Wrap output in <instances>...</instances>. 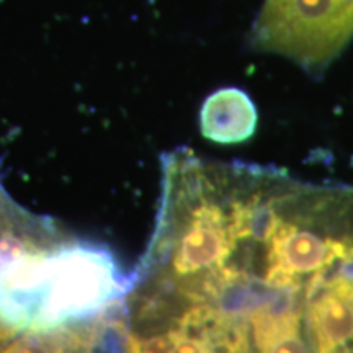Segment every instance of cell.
Here are the masks:
<instances>
[{
	"label": "cell",
	"mask_w": 353,
	"mask_h": 353,
	"mask_svg": "<svg viewBox=\"0 0 353 353\" xmlns=\"http://www.w3.org/2000/svg\"><path fill=\"white\" fill-rule=\"evenodd\" d=\"M123 296L126 337L196 353H353V185L176 148Z\"/></svg>",
	"instance_id": "obj_1"
},
{
	"label": "cell",
	"mask_w": 353,
	"mask_h": 353,
	"mask_svg": "<svg viewBox=\"0 0 353 353\" xmlns=\"http://www.w3.org/2000/svg\"><path fill=\"white\" fill-rule=\"evenodd\" d=\"M128 283L108 249L69 237L0 268V322L19 334L54 332L117 306Z\"/></svg>",
	"instance_id": "obj_2"
},
{
	"label": "cell",
	"mask_w": 353,
	"mask_h": 353,
	"mask_svg": "<svg viewBox=\"0 0 353 353\" xmlns=\"http://www.w3.org/2000/svg\"><path fill=\"white\" fill-rule=\"evenodd\" d=\"M250 39L255 50L321 72L353 39V0H263Z\"/></svg>",
	"instance_id": "obj_3"
},
{
	"label": "cell",
	"mask_w": 353,
	"mask_h": 353,
	"mask_svg": "<svg viewBox=\"0 0 353 353\" xmlns=\"http://www.w3.org/2000/svg\"><path fill=\"white\" fill-rule=\"evenodd\" d=\"M257 110L244 90L228 87L205 100L200 113L201 134L218 144L244 143L257 128Z\"/></svg>",
	"instance_id": "obj_4"
},
{
	"label": "cell",
	"mask_w": 353,
	"mask_h": 353,
	"mask_svg": "<svg viewBox=\"0 0 353 353\" xmlns=\"http://www.w3.org/2000/svg\"><path fill=\"white\" fill-rule=\"evenodd\" d=\"M25 213L23 208H20L10 196L7 195L6 190L0 185V224L12 223V221L19 219Z\"/></svg>",
	"instance_id": "obj_5"
},
{
	"label": "cell",
	"mask_w": 353,
	"mask_h": 353,
	"mask_svg": "<svg viewBox=\"0 0 353 353\" xmlns=\"http://www.w3.org/2000/svg\"><path fill=\"white\" fill-rule=\"evenodd\" d=\"M6 347H7V345H6ZM6 347H3V348H2V350H0V353H8V352H7V348H6Z\"/></svg>",
	"instance_id": "obj_6"
}]
</instances>
